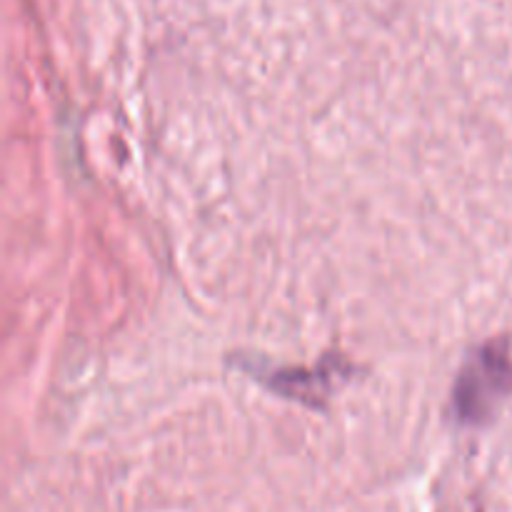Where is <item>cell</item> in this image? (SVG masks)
I'll return each instance as SVG.
<instances>
[{
    "label": "cell",
    "instance_id": "6da1fadb",
    "mask_svg": "<svg viewBox=\"0 0 512 512\" xmlns=\"http://www.w3.org/2000/svg\"><path fill=\"white\" fill-rule=\"evenodd\" d=\"M505 380H508V365L503 355L485 353L483 358L475 360L473 368L460 378L458 413L463 418H480L493 395L503 390Z\"/></svg>",
    "mask_w": 512,
    "mask_h": 512
}]
</instances>
